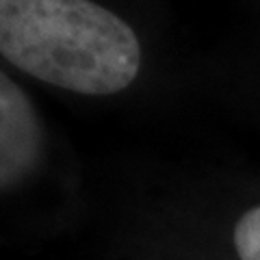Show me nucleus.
Listing matches in <instances>:
<instances>
[{
	"label": "nucleus",
	"instance_id": "f257e3e1",
	"mask_svg": "<svg viewBox=\"0 0 260 260\" xmlns=\"http://www.w3.org/2000/svg\"><path fill=\"white\" fill-rule=\"evenodd\" d=\"M0 52L32 78L111 95L139 74L135 30L91 0H0Z\"/></svg>",
	"mask_w": 260,
	"mask_h": 260
},
{
	"label": "nucleus",
	"instance_id": "7ed1b4c3",
	"mask_svg": "<svg viewBox=\"0 0 260 260\" xmlns=\"http://www.w3.org/2000/svg\"><path fill=\"white\" fill-rule=\"evenodd\" d=\"M234 260H260V204L247 208L230 234Z\"/></svg>",
	"mask_w": 260,
	"mask_h": 260
},
{
	"label": "nucleus",
	"instance_id": "f03ea898",
	"mask_svg": "<svg viewBox=\"0 0 260 260\" xmlns=\"http://www.w3.org/2000/svg\"><path fill=\"white\" fill-rule=\"evenodd\" d=\"M44 152V128L26 93L0 76V182L13 191L35 172Z\"/></svg>",
	"mask_w": 260,
	"mask_h": 260
}]
</instances>
